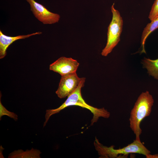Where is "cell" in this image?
<instances>
[{"instance_id": "6da1fadb", "label": "cell", "mask_w": 158, "mask_h": 158, "mask_svg": "<svg viewBox=\"0 0 158 158\" xmlns=\"http://www.w3.org/2000/svg\"><path fill=\"white\" fill-rule=\"evenodd\" d=\"M85 78L82 77L81 80L76 89L68 95L65 102L59 107L54 109L47 110L45 115V121L44 126L46 125L51 116L59 113L61 110L69 106H78L86 109L93 114V116L91 121V125L96 122L99 118L102 117L108 118L110 116V113L104 108H98L88 104L83 98L81 93V88L85 84Z\"/></svg>"}, {"instance_id": "7a4b0ae2", "label": "cell", "mask_w": 158, "mask_h": 158, "mask_svg": "<svg viewBox=\"0 0 158 158\" xmlns=\"http://www.w3.org/2000/svg\"><path fill=\"white\" fill-rule=\"evenodd\" d=\"M153 103L152 95L148 91H146L139 96L131 111L129 119L130 126L135 135V140H140L142 130L140 124L145 118L150 115Z\"/></svg>"}, {"instance_id": "3957f363", "label": "cell", "mask_w": 158, "mask_h": 158, "mask_svg": "<svg viewBox=\"0 0 158 158\" xmlns=\"http://www.w3.org/2000/svg\"><path fill=\"white\" fill-rule=\"evenodd\" d=\"M94 144L101 158H126L130 153H138L146 156L151 153L140 140H135L126 146L117 149H114V145L110 147L103 145L96 138Z\"/></svg>"}, {"instance_id": "277c9868", "label": "cell", "mask_w": 158, "mask_h": 158, "mask_svg": "<svg viewBox=\"0 0 158 158\" xmlns=\"http://www.w3.org/2000/svg\"><path fill=\"white\" fill-rule=\"evenodd\" d=\"M114 5L113 3L111 7L112 18L108 28L107 43L101 53L104 56L110 53L120 41L122 30V18L119 11L114 8Z\"/></svg>"}, {"instance_id": "5b68a950", "label": "cell", "mask_w": 158, "mask_h": 158, "mask_svg": "<svg viewBox=\"0 0 158 158\" xmlns=\"http://www.w3.org/2000/svg\"><path fill=\"white\" fill-rule=\"evenodd\" d=\"M82 78L78 76L76 72L61 76L56 92L58 97L60 99L68 97L76 89Z\"/></svg>"}, {"instance_id": "8992f818", "label": "cell", "mask_w": 158, "mask_h": 158, "mask_svg": "<svg viewBox=\"0 0 158 158\" xmlns=\"http://www.w3.org/2000/svg\"><path fill=\"white\" fill-rule=\"evenodd\" d=\"M30 4L31 11L35 17L44 24H51L58 22L60 15L52 13L44 6L34 0H26Z\"/></svg>"}, {"instance_id": "52a82bcc", "label": "cell", "mask_w": 158, "mask_h": 158, "mask_svg": "<svg viewBox=\"0 0 158 158\" xmlns=\"http://www.w3.org/2000/svg\"><path fill=\"white\" fill-rule=\"evenodd\" d=\"M79 64L76 60L62 56L51 64L49 69L62 76L76 72Z\"/></svg>"}, {"instance_id": "ba28073f", "label": "cell", "mask_w": 158, "mask_h": 158, "mask_svg": "<svg viewBox=\"0 0 158 158\" xmlns=\"http://www.w3.org/2000/svg\"><path fill=\"white\" fill-rule=\"evenodd\" d=\"M42 33L41 32H38L27 35L11 37L5 35L0 30V59H2L6 56L7 48L15 41L20 39H24L32 35L41 34Z\"/></svg>"}, {"instance_id": "9c48e42d", "label": "cell", "mask_w": 158, "mask_h": 158, "mask_svg": "<svg viewBox=\"0 0 158 158\" xmlns=\"http://www.w3.org/2000/svg\"><path fill=\"white\" fill-rule=\"evenodd\" d=\"M158 28V16L148 23L144 28L142 35L141 43L142 47V52L145 53L144 45L146 40L150 34Z\"/></svg>"}, {"instance_id": "30bf717a", "label": "cell", "mask_w": 158, "mask_h": 158, "mask_svg": "<svg viewBox=\"0 0 158 158\" xmlns=\"http://www.w3.org/2000/svg\"><path fill=\"white\" fill-rule=\"evenodd\" d=\"M142 63L149 75L158 79V59L153 60L145 58Z\"/></svg>"}, {"instance_id": "8fae6325", "label": "cell", "mask_w": 158, "mask_h": 158, "mask_svg": "<svg viewBox=\"0 0 158 158\" xmlns=\"http://www.w3.org/2000/svg\"><path fill=\"white\" fill-rule=\"evenodd\" d=\"M7 115L16 121L18 119V116L13 112H11L7 110L2 104L0 101V118L3 115Z\"/></svg>"}, {"instance_id": "7c38bea8", "label": "cell", "mask_w": 158, "mask_h": 158, "mask_svg": "<svg viewBox=\"0 0 158 158\" xmlns=\"http://www.w3.org/2000/svg\"><path fill=\"white\" fill-rule=\"evenodd\" d=\"M157 16H158V0H155L152 7L148 18L151 21Z\"/></svg>"}, {"instance_id": "4fadbf2b", "label": "cell", "mask_w": 158, "mask_h": 158, "mask_svg": "<svg viewBox=\"0 0 158 158\" xmlns=\"http://www.w3.org/2000/svg\"><path fill=\"white\" fill-rule=\"evenodd\" d=\"M147 158H158V154H150L145 156Z\"/></svg>"}]
</instances>
